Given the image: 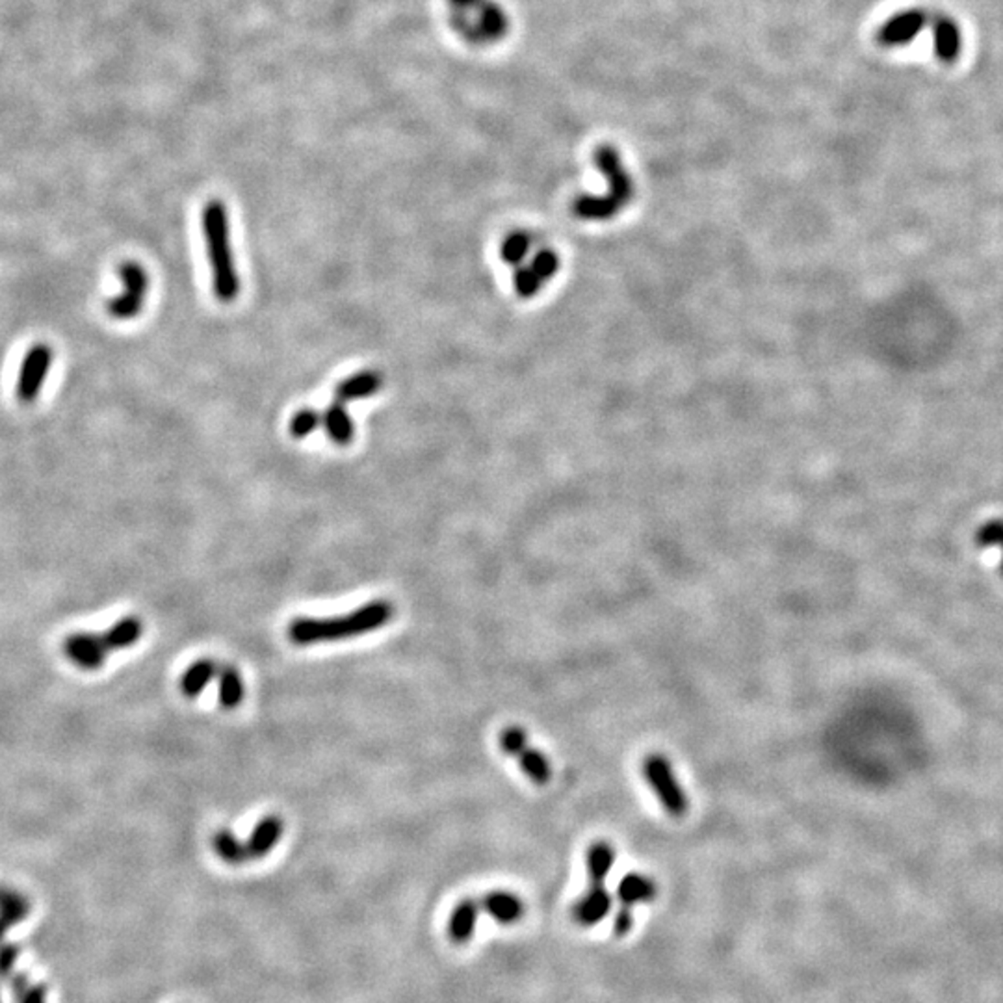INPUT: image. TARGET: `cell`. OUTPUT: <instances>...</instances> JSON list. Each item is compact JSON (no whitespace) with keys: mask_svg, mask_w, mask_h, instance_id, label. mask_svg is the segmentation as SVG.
I'll return each mask as SVG.
<instances>
[{"mask_svg":"<svg viewBox=\"0 0 1003 1003\" xmlns=\"http://www.w3.org/2000/svg\"><path fill=\"white\" fill-rule=\"evenodd\" d=\"M528 270L532 272V275L541 283L545 284L547 281H550L558 270H560V257L554 250L550 248H541L536 251V255L532 257V261H529V264H526Z\"/></svg>","mask_w":1003,"mask_h":1003,"instance_id":"d4e9b609","label":"cell"},{"mask_svg":"<svg viewBox=\"0 0 1003 1003\" xmlns=\"http://www.w3.org/2000/svg\"><path fill=\"white\" fill-rule=\"evenodd\" d=\"M283 829L284 825L281 821L279 816H266L262 817L257 825L255 829L250 837V842L246 844L248 848V855L250 859H262L266 857L273 848L275 844L279 842L281 835H283Z\"/></svg>","mask_w":1003,"mask_h":1003,"instance_id":"4fadbf2b","label":"cell"},{"mask_svg":"<svg viewBox=\"0 0 1003 1003\" xmlns=\"http://www.w3.org/2000/svg\"><path fill=\"white\" fill-rule=\"evenodd\" d=\"M453 30L468 43L487 47L509 32V17L495 0H446Z\"/></svg>","mask_w":1003,"mask_h":1003,"instance_id":"277c9868","label":"cell"},{"mask_svg":"<svg viewBox=\"0 0 1003 1003\" xmlns=\"http://www.w3.org/2000/svg\"><path fill=\"white\" fill-rule=\"evenodd\" d=\"M478 912H480V903H476L475 900H463L461 903H457L448 923L450 938L455 944H464L472 938V933L476 929Z\"/></svg>","mask_w":1003,"mask_h":1003,"instance_id":"d6986e66","label":"cell"},{"mask_svg":"<svg viewBox=\"0 0 1003 1003\" xmlns=\"http://www.w3.org/2000/svg\"><path fill=\"white\" fill-rule=\"evenodd\" d=\"M976 545L979 549H999L1003 572V518H990L981 524L976 532Z\"/></svg>","mask_w":1003,"mask_h":1003,"instance_id":"484cf974","label":"cell"},{"mask_svg":"<svg viewBox=\"0 0 1003 1003\" xmlns=\"http://www.w3.org/2000/svg\"><path fill=\"white\" fill-rule=\"evenodd\" d=\"M27 916L28 903L23 896L10 891H0V940L5 938L8 929L23 922Z\"/></svg>","mask_w":1003,"mask_h":1003,"instance_id":"44dd1931","label":"cell"},{"mask_svg":"<svg viewBox=\"0 0 1003 1003\" xmlns=\"http://www.w3.org/2000/svg\"><path fill=\"white\" fill-rule=\"evenodd\" d=\"M19 1003H47V988L43 985H30L19 996Z\"/></svg>","mask_w":1003,"mask_h":1003,"instance_id":"f546056e","label":"cell"},{"mask_svg":"<svg viewBox=\"0 0 1003 1003\" xmlns=\"http://www.w3.org/2000/svg\"><path fill=\"white\" fill-rule=\"evenodd\" d=\"M927 14L918 8L903 10L884 21L877 30V41L882 47H903L916 39V36L925 28Z\"/></svg>","mask_w":1003,"mask_h":1003,"instance_id":"ba28073f","label":"cell"},{"mask_svg":"<svg viewBox=\"0 0 1003 1003\" xmlns=\"http://www.w3.org/2000/svg\"><path fill=\"white\" fill-rule=\"evenodd\" d=\"M19 959V948L12 946V944H5L0 946V977H6L12 974L16 963Z\"/></svg>","mask_w":1003,"mask_h":1003,"instance_id":"f1b7e54d","label":"cell"},{"mask_svg":"<svg viewBox=\"0 0 1003 1003\" xmlns=\"http://www.w3.org/2000/svg\"><path fill=\"white\" fill-rule=\"evenodd\" d=\"M612 905L614 900L612 894L606 891L604 882H589V889L572 907V918L583 927H592L601 923L610 914Z\"/></svg>","mask_w":1003,"mask_h":1003,"instance_id":"9c48e42d","label":"cell"},{"mask_svg":"<svg viewBox=\"0 0 1003 1003\" xmlns=\"http://www.w3.org/2000/svg\"><path fill=\"white\" fill-rule=\"evenodd\" d=\"M216 669L218 667L212 660H199V662L192 664L188 667V671L183 675V680H181V688H183L185 695L197 697L207 688V684L214 678Z\"/></svg>","mask_w":1003,"mask_h":1003,"instance_id":"cb8c5ba5","label":"cell"},{"mask_svg":"<svg viewBox=\"0 0 1003 1003\" xmlns=\"http://www.w3.org/2000/svg\"><path fill=\"white\" fill-rule=\"evenodd\" d=\"M201 229L212 273V290L221 304H232L240 293V275L236 272L227 207L219 199L205 205Z\"/></svg>","mask_w":1003,"mask_h":1003,"instance_id":"7a4b0ae2","label":"cell"},{"mask_svg":"<svg viewBox=\"0 0 1003 1003\" xmlns=\"http://www.w3.org/2000/svg\"><path fill=\"white\" fill-rule=\"evenodd\" d=\"M641 774L648 788L653 790L662 808L673 816L682 817L689 810V797L680 784L671 760L662 752H648L641 763Z\"/></svg>","mask_w":1003,"mask_h":1003,"instance_id":"5b68a950","label":"cell"},{"mask_svg":"<svg viewBox=\"0 0 1003 1003\" xmlns=\"http://www.w3.org/2000/svg\"><path fill=\"white\" fill-rule=\"evenodd\" d=\"M106 641L95 635H75L68 641L69 658L82 667H99L104 660Z\"/></svg>","mask_w":1003,"mask_h":1003,"instance_id":"ac0fdd59","label":"cell"},{"mask_svg":"<svg viewBox=\"0 0 1003 1003\" xmlns=\"http://www.w3.org/2000/svg\"><path fill=\"white\" fill-rule=\"evenodd\" d=\"M933 48L940 62L955 64L963 50V34L959 25L946 16H938L933 23Z\"/></svg>","mask_w":1003,"mask_h":1003,"instance_id":"30bf717a","label":"cell"},{"mask_svg":"<svg viewBox=\"0 0 1003 1003\" xmlns=\"http://www.w3.org/2000/svg\"><path fill=\"white\" fill-rule=\"evenodd\" d=\"M615 864V848L606 840H597L587 848L585 870L589 882L603 884Z\"/></svg>","mask_w":1003,"mask_h":1003,"instance_id":"e0dca14e","label":"cell"},{"mask_svg":"<svg viewBox=\"0 0 1003 1003\" xmlns=\"http://www.w3.org/2000/svg\"><path fill=\"white\" fill-rule=\"evenodd\" d=\"M218 693H219V704L227 708V710H232V708L242 704L246 695V686L239 669L232 666H227L221 669Z\"/></svg>","mask_w":1003,"mask_h":1003,"instance_id":"ffe728a7","label":"cell"},{"mask_svg":"<svg viewBox=\"0 0 1003 1003\" xmlns=\"http://www.w3.org/2000/svg\"><path fill=\"white\" fill-rule=\"evenodd\" d=\"M656 894H658V887L655 879L643 873L632 871L624 875L617 884V898L621 902V909L632 911V907L637 903L653 902Z\"/></svg>","mask_w":1003,"mask_h":1003,"instance_id":"8fae6325","label":"cell"},{"mask_svg":"<svg viewBox=\"0 0 1003 1003\" xmlns=\"http://www.w3.org/2000/svg\"><path fill=\"white\" fill-rule=\"evenodd\" d=\"M212 846H214L216 855H218L223 862H227V864L239 866V864H244L246 860H250L246 844H242L239 838H236V837H234L230 831H227V829L218 831V833L214 835Z\"/></svg>","mask_w":1003,"mask_h":1003,"instance_id":"7402d4cb","label":"cell"},{"mask_svg":"<svg viewBox=\"0 0 1003 1003\" xmlns=\"http://www.w3.org/2000/svg\"><path fill=\"white\" fill-rule=\"evenodd\" d=\"M480 909L489 912L498 923H504V925H511L518 922L524 914V903L520 902V898L504 891H495L484 896Z\"/></svg>","mask_w":1003,"mask_h":1003,"instance_id":"9a60e30c","label":"cell"},{"mask_svg":"<svg viewBox=\"0 0 1003 1003\" xmlns=\"http://www.w3.org/2000/svg\"><path fill=\"white\" fill-rule=\"evenodd\" d=\"M54 351L48 344H34L27 353L19 368V378L16 385L17 400L23 403H32L43 390V385L52 368Z\"/></svg>","mask_w":1003,"mask_h":1003,"instance_id":"52a82bcc","label":"cell"},{"mask_svg":"<svg viewBox=\"0 0 1003 1003\" xmlns=\"http://www.w3.org/2000/svg\"><path fill=\"white\" fill-rule=\"evenodd\" d=\"M394 617V606L389 601H372L365 606L353 610L347 615L313 619L300 617L293 619L286 630L288 639L293 645H315L325 641H340L347 637H357L374 630L383 628Z\"/></svg>","mask_w":1003,"mask_h":1003,"instance_id":"6da1fadb","label":"cell"},{"mask_svg":"<svg viewBox=\"0 0 1003 1003\" xmlns=\"http://www.w3.org/2000/svg\"><path fill=\"white\" fill-rule=\"evenodd\" d=\"M381 376L374 370H363L346 378L335 389V400L347 403L353 400H363L374 396L381 389Z\"/></svg>","mask_w":1003,"mask_h":1003,"instance_id":"5bb4252c","label":"cell"},{"mask_svg":"<svg viewBox=\"0 0 1003 1003\" xmlns=\"http://www.w3.org/2000/svg\"><path fill=\"white\" fill-rule=\"evenodd\" d=\"M117 277L122 279V292L113 293L106 300V313L113 320H133L136 318L147 300V292L151 288L149 275L140 262L127 261L117 268Z\"/></svg>","mask_w":1003,"mask_h":1003,"instance_id":"8992f818","label":"cell"},{"mask_svg":"<svg viewBox=\"0 0 1003 1003\" xmlns=\"http://www.w3.org/2000/svg\"><path fill=\"white\" fill-rule=\"evenodd\" d=\"M140 635H142V623L138 619H123L108 632V637H104V641L110 646H129L136 643Z\"/></svg>","mask_w":1003,"mask_h":1003,"instance_id":"4316f807","label":"cell"},{"mask_svg":"<svg viewBox=\"0 0 1003 1003\" xmlns=\"http://www.w3.org/2000/svg\"><path fill=\"white\" fill-rule=\"evenodd\" d=\"M0 1003H3V999H0Z\"/></svg>","mask_w":1003,"mask_h":1003,"instance_id":"4dcf8cb0","label":"cell"},{"mask_svg":"<svg viewBox=\"0 0 1003 1003\" xmlns=\"http://www.w3.org/2000/svg\"><path fill=\"white\" fill-rule=\"evenodd\" d=\"M513 758L518 762L520 770L532 783L541 784V786L550 783V779H552V763H550V760L539 749L529 747V742L524 743Z\"/></svg>","mask_w":1003,"mask_h":1003,"instance_id":"2e32d148","label":"cell"},{"mask_svg":"<svg viewBox=\"0 0 1003 1003\" xmlns=\"http://www.w3.org/2000/svg\"><path fill=\"white\" fill-rule=\"evenodd\" d=\"M595 165L606 176L604 196H580L572 203V214L583 221H606L615 218L634 197L632 176L614 145L603 144L593 155Z\"/></svg>","mask_w":1003,"mask_h":1003,"instance_id":"3957f363","label":"cell"},{"mask_svg":"<svg viewBox=\"0 0 1003 1003\" xmlns=\"http://www.w3.org/2000/svg\"><path fill=\"white\" fill-rule=\"evenodd\" d=\"M322 424V415L315 409H302L290 419V435L293 439H305Z\"/></svg>","mask_w":1003,"mask_h":1003,"instance_id":"83f0119b","label":"cell"},{"mask_svg":"<svg viewBox=\"0 0 1003 1003\" xmlns=\"http://www.w3.org/2000/svg\"><path fill=\"white\" fill-rule=\"evenodd\" d=\"M532 244H534L532 234L526 230H513L500 244V257L504 262L517 268L528 257L529 250H532Z\"/></svg>","mask_w":1003,"mask_h":1003,"instance_id":"603a6c76","label":"cell"},{"mask_svg":"<svg viewBox=\"0 0 1003 1003\" xmlns=\"http://www.w3.org/2000/svg\"><path fill=\"white\" fill-rule=\"evenodd\" d=\"M322 426L327 433V437L338 444V446H346L347 443H351L353 435H356V424H353L351 417H349V411L346 407V403L335 400L322 415Z\"/></svg>","mask_w":1003,"mask_h":1003,"instance_id":"7c38bea8","label":"cell"}]
</instances>
